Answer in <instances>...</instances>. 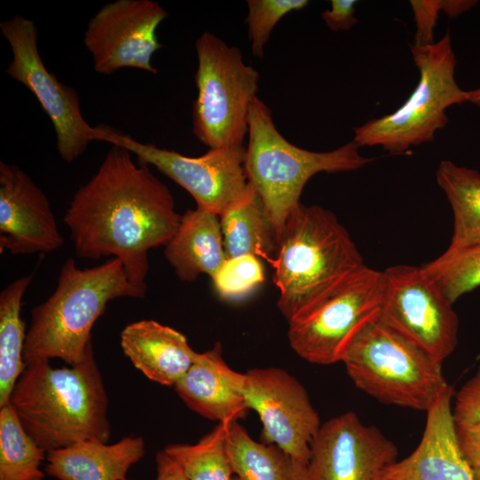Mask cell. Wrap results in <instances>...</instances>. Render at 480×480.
Instances as JSON below:
<instances>
[{
	"instance_id": "obj_10",
	"label": "cell",
	"mask_w": 480,
	"mask_h": 480,
	"mask_svg": "<svg viewBox=\"0 0 480 480\" xmlns=\"http://www.w3.org/2000/svg\"><path fill=\"white\" fill-rule=\"evenodd\" d=\"M96 140L129 150L187 190L196 206L220 216L249 193L245 147L209 148L196 157L142 143L107 125L96 126Z\"/></svg>"
},
{
	"instance_id": "obj_7",
	"label": "cell",
	"mask_w": 480,
	"mask_h": 480,
	"mask_svg": "<svg viewBox=\"0 0 480 480\" xmlns=\"http://www.w3.org/2000/svg\"><path fill=\"white\" fill-rule=\"evenodd\" d=\"M420 80L409 98L392 113L354 128L359 146H380L391 154L435 139L448 124L446 109L468 101V92L455 80L456 57L449 31L436 43L411 46Z\"/></svg>"
},
{
	"instance_id": "obj_6",
	"label": "cell",
	"mask_w": 480,
	"mask_h": 480,
	"mask_svg": "<svg viewBox=\"0 0 480 480\" xmlns=\"http://www.w3.org/2000/svg\"><path fill=\"white\" fill-rule=\"evenodd\" d=\"M340 362L356 388L384 404L427 412L450 386L442 363L379 317L353 337Z\"/></svg>"
},
{
	"instance_id": "obj_14",
	"label": "cell",
	"mask_w": 480,
	"mask_h": 480,
	"mask_svg": "<svg viewBox=\"0 0 480 480\" xmlns=\"http://www.w3.org/2000/svg\"><path fill=\"white\" fill-rule=\"evenodd\" d=\"M167 16L152 0H116L104 4L91 18L84 35L94 70L111 75L133 68L157 74L151 60L163 47L156 29Z\"/></svg>"
},
{
	"instance_id": "obj_25",
	"label": "cell",
	"mask_w": 480,
	"mask_h": 480,
	"mask_svg": "<svg viewBox=\"0 0 480 480\" xmlns=\"http://www.w3.org/2000/svg\"><path fill=\"white\" fill-rule=\"evenodd\" d=\"M33 274L10 283L0 293V407L10 403L26 364L23 350L26 326L20 316L22 298Z\"/></svg>"
},
{
	"instance_id": "obj_30",
	"label": "cell",
	"mask_w": 480,
	"mask_h": 480,
	"mask_svg": "<svg viewBox=\"0 0 480 480\" xmlns=\"http://www.w3.org/2000/svg\"><path fill=\"white\" fill-rule=\"evenodd\" d=\"M308 4L307 0H248L246 23L252 52L262 58L264 48L277 22L287 13Z\"/></svg>"
},
{
	"instance_id": "obj_36",
	"label": "cell",
	"mask_w": 480,
	"mask_h": 480,
	"mask_svg": "<svg viewBox=\"0 0 480 480\" xmlns=\"http://www.w3.org/2000/svg\"><path fill=\"white\" fill-rule=\"evenodd\" d=\"M476 3L475 0H445L442 1V11L449 17L454 18L470 10Z\"/></svg>"
},
{
	"instance_id": "obj_8",
	"label": "cell",
	"mask_w": 480,
	"mask_h": 480,
	"mask_svg": "<svg viewBox=\"0 0 480 480\" xmlns=\"http://www.w3.org/2000/svg\"><path fill=\"white\" fill-rule=\"evenodd\" d=\"M197 89L193 134L209 148L244 146L260 75L243 60L239 48L211 32L196 40Z\"/></svg>"
},
{
	"instance_id": "obj_21",
	"label": "cell",
	"mask_w": 480,
	"mask_h": 480,
	"mask_svg": "<svg viewBox=\"0 0 480 480\" xmlns=\"http://www.w3.org/2000/svg\"><path fill=\"white\" fill-rule=\"evenodd\" d=\"M164 253L180 281L201 274L212 279L227 259L220 216L198 206L187 210Z\"/></svg>"
},
{
	"instance_id": "obj_29",
	"label": "cell",
	"mask_w": 480,
	"mask_h": 480,
	"mask_svg": "<svg viewBox=\"0 0 480 480\" xmlns=\"http://www.w3.org/2000/svg\"><path fill=\"white\" fill-rule=\"evenodd\" d=\"M212 280L221 299L239 300L264 282L263 264L260 259L250 254L227 258Z\"/></svg>"
},
{
	"instance_id": "obj_38",
	"label": "cell",
	"mask_w": 480,
	"mask_h": 480,
	"mask_svg": "<svg viewBox=\"0 0 480 480\" xmlns=\"http://www.w3.org/2000/svg\"><path fill=\"white\" fill-rule=\"evenodd\" d=\"M474 480H480V468L474 469Z\"/></svg>"
},
{
	"instance_id": "obj_15",
	"label": "cell",
	"mask_w": 480,
	"mask_h": 480,
	"mask_svg": "<svg viewBox=\"0 0 480 480\" xmlns=\"http://www.w3.org/2000/svg\"><path fill=\"white\" fill-rule=\"evenodd\" d=\"M396 445L374 426L347 412L322 424L311 445L310 480H381L397 460Z\"/></svg>"
},
{
	"instance_id": "obj_24",
	"label": "cell",
	"mask_w": 480,
	"mask_h": 480,
	"mask_svg": "<svg viewBox=\"0 0 480 480\" xmlns=\"http://www.w3.org/2000/svg\"><path fill=\"white\" fill-rule=\"evenodd\" d=\"M436 177L453 214L452 236L447 250L480 244V172L444 160Z\"/></svg>"
},
{
	"instance_id": "obj_3",
	"label": "cell",
	"mask_w": 480,
	"mask_h": 480,
	"mask_svg": "<svg viewBox=\"0 0 480 480\" xmlns=\"http://www.w3.org/2000/svg\"><path fill=\"white\" fill-rule=\"evenodd\" d=\"M145 295L129 281L117 258L87 268L67 259L54 292L31 309L23 350L25 364L52 358L68 365L80 363L92 348V329L107 304L117 298Z\"/></svg>"
},
{
	"instance_id": "obj_5",
	"label": "cell",
	"mask_w": 480,
	"mask_h": 480,
	"mask_svg": "<svg viewBox=\"0 0 480 480\" xmlns=\"http://www.w3.org/2000/svg\"><path fill=\"white\" fill-rule=\"evenodd\" d=\"M244 169L280 234L285 220L300 203L301 192L314 175L360 169L374 158L359 153L351 140L327 152H314L289 142L277 130L270 108L258 97L248 119Z\"/></svg>"
},
{
	"instance_id": "obj_1",
	"label": "cell",
	"mask_w": 480,
	"mask_h": 480,
	"mask_svg": "<svg viewBox=\"0 0 480 480\" xmlns=\"http://www.w3.org/2000/svg\"><path fill=\"white\" fill-rule=\"evenodd\" d=\"M180 219L172 192L149 165L111 145L74 194L63 220L79 258H117L129 281L146 293L148 252L167 244Z\"/></svg>"
},
{
	"instance_id": "obj_18",
	"label": "cell",
	"mask_w": 480,
	"mask_h": 480,
	"mask_svg": "<svg viewBox=\"0 0 480 480\" xmlns=\"http://www.w3.org/2000/svg\"><path fill=\"white\" fill-rule=\"evenodd\" d=\"M173 388L189 409L219 423L237 421L249 411L244 396L245 375L228 365L220 343L198 353Z\"/></svg>"
},
{
	"instance_id": "obj_19",
	"label": "cell",
	"mask_w": 480,
	"mask_h": 480,
	"mask_svg": "<svg viewBox=\"0 0 480 480\" xmlns=\"http://www.w3.org/2000/svg\"><path fill=\"white\" fill-rule=\"evenodd\" d=\"M120 343L137 370L164 386L173 387L198 354L181 332L148 319L127 324L120 334Z\"/></svg>"
},
{
	"instance_id": "obj_39",
	"label": "cell",
	"mask_w": 480,
	"mask_h": 480,
	"mask_svg": "<svg viewBox=\"0 0 480 480\" xmlns=\"http://www.w3.org/2000/svg\"><path fill=\"white\" fill-rule=\"evenodd\" d=\"M232 480H241L240 478H238L237 476H234Z\"/></svg>"
},
{
	"instance_id": "obj_12",
	"label": "cell",
	"mask_w": 480,
	"mask_h": 480,
	"mask_svg": "<svg viewBox=\"0 0 480 480\" xmlns=\"http://www.w3.org/2000/svg\"><path fill=\"white\" fill-rule=\"evenodd\" d=\"M0 29L12 52L5 72L36 96L51 119L62 160L67 163L76 160L96 140V127L84 118L77 92L59 81L44 65L33 20L15 15L1 21Z\"/></svg>"
},
{
	"instance_id": "obj_22",
	"label": "cell",
	"mask_w": 480,
	"mask_h": 480,
	"mask_svg": "<svg viewBox=\"0 0 480 480\" xmlns=\"http://www.w3.org/2000/svg\"><path fill=\"white\" fill-rule=\"evenodd\" d=\"M220 220L227 258L250 254L272 265L279 233L252 186L244 198L220 216Z\"/></svg>"
},
{
	"instance_id": "obj_16",
	"label": "cell",
	"mask_w": 480,
	"mask_h": 480,
	"mask_svg": "<svg viewBox=\"0 0 480 480\" xmlns=\"http://www.w3.org/2000/svg\"><path fill=\"white\" fill-rule=\"evenodd\" d=\"M50 202L19 166L0 162V250L49 253L63 245Z\"/></svg>"
},
{
	"instance_id": "obj_34",
	"label": "cell",
	"mask_w": 480,
	"mask_h": 480,
	"mask_svg": "<svg viewBox=\"0 0 480 480\" xmlns=\"http://www.w3.org/2000/svg\"><path fill=\"white\" fill-rule=\"evenodd\" d=\"M460 448L473 469L480 468V422L455 423Z\"/></svg>"
},
{
	"instance_id": "obj_11",
	"label": "cell",
	"mask_w": 480,
	"mask_h": 480,
	"mask_svg": "<svg viewBox=\"0 0 480 480\" xmlns=\"http://www.w3.org/2000/svg\"><path fill=\"white\" fill-rule=\"evenodd\" d=\"M452 305L422 266L396 265L382 271L379 319L440 363L458 343Z\"/></svg>"
},
{
	"instance_id": "obj_28",
	"label": "cell",
	"mask_w": 480,
	"mask_h": 480,
	"mask_svg": "<svg viewBox=\"0 0 480 480\" xmlns=\"http://www.w3.org/2000/svg\"><path fill=\"white\" fill-rule=\"evenodd\" d=\"M422 267L454 303L465 293L480 286V244L446 250Z\"/></svg>"
},
{
	"instance_id": "obj_37",
	"label": "cell",
	"mask_w": 480,
	"mask_h": 480,
	"mask_svg": "<svg viewBox=\"0 0 480 480\" xmlns=\"http://www.w3.org/2000/svg\"><path fill=\"white\" fill-rule=\"evenodd\" d=\"M468 101L480 106V87L468 91Z\"/></svg>"
},
{
	"instance_id": "obj_31",
	"label": "cell",
	"mask_w": 480,
	"mask_h": 480,
	"mask_svg": "<svg viewBox=\"0 0 480 480\" xmlns=\"http://www.w3.org/2000/svg\"><path fill=\"white\" fill-rule=\"evenodd\" d=\"M452 415L455 423L480 422V364L475 374L456 393Z\"/></svg>"
},
{
	"instance_id": "obj_23",
	"label": "cell",
	"mask_w": 480,
	"mask_h": 480,
	"mask_svg": "<svg viewBox=\"0 0 480 480\" xmlns=\"http://www.w3.org/2000/svg\"><path fill=\"white\" fill-rule=\"evenodd\" d=\"M228 451L241 480H310L308 465L276 444L258 442L237 421L228 424Z\"/></svg>"
},
{
	"instance_id": "obj_9",
	"label": "cell",
	"mask_w": 480,
	"mask_h": 480,
	"mask_svg": "<svg viewBox=\"0 0 480 480\" xmlns=\"http://www.w3.org/2000/svg\"><path fill=\"white\" fill-rule=\"evenodd\" d=\"M382 271L363 265L333 283L288 320V340L302 359L340 362L353 337L379 317Z\"/></svg>"
},
{
	"instance_id": "obj_33",
	"label": "cell",
	"mask_w": 480,
	"mask_h": 480,
	"mask_svg": "<svg viewBox=\"0 0 480 480\" xmlns=\"http://www.w3.org/2000/svg\"><path fill=\"white\" fill-rule=\"evenodd\" d=\"M331 8L321 12L326 26L333 32L346 31L357 23L356 0H332Z\"/></svg>"
},
{
	"instance_id": "obj_35",
	"label": "cell",
	"mask_w": 480,
	"mask_h": 480,
	"mask_svg": "<svg viewBox=\"0 0 480 480\" xmlns=\"http://www.w3.org/2000/svg\"><path fill=\"white\" fill-rule=\"evenodd\" d=\"M156 477L155 480H187L178 464L164 450L156 456Z\"/></svg>"
},
{
	"instance_id": "obj_32",
	"label": "cell",
	"mask_w": 480,
	"mask_h": 480,
	"mask_svg": "<svg viewBox=\"0 0 480 480\" xmlns=\"http://www.w3.org/2000/svg\"><path fill=\"white\" fill-rule=\"evenodd\" d=\"M410 4L416 22L414 45L427 46L434 44V28L438 13L442 11V1L412 0Z\"/></svg>"
},
{
	"instance_id": "obj_4",
	"label": "cell",
	"mask_w": 480,
	"mask_h": 480,
	"mask_svg": "<svg viewBox=\"0 0 480 480\" xmlns=\"http://www.w3.org/2000/svg\"><path fill=\"white\" fill-rule=\"evenodd\" d=\"M364 260L336 215L319 205L300 203L279 234L271 267L279 291L277 308L291 319L313 299Z\"/></svg>"
},
{
	"instance_id": "obj_17",
	"label": "cell",
	"mask_w": 480,
	"mask_h": 480,
	"mask_svg": "<svg viewBox=\"0 0 480 480\" xmlns=\"http://www.w3.org/2000/svg\"><path fill=\"white\" fill-rule=\"evenodd\" d=\"M452 386L427 411L420 444L406 458L388 466L381 480H474V469L464 457L452 415Z\"/></svg>"
},
{
	"instance_id": "obj_26",
	"label": "cell",
	"mask_w": 480,
	"mask_h": 480,
	"mask_svg": "<svg viewBox=\"0 0 480 480\" xmlns=\"http://www.w3.org/2000/svg\"><path fill=\"white\" fill-rule=\"evenodd\" d=\"M44 452L22 426L9 403L0 407V480H43Z\"/></svg>"
},
{
	"instance_id": "obj_2",
	"label": "cell",
	"mask_w": 480,
	"mask_h": 480,
	"mask_svg": "<svg viewBox=\"0 0 480 480\" xmlns=\"http://www.w3.org/2000/svg\"><path fill=\"white\" fill-rule=\"evenodd\" d=\"M49 361L27 364L10 398L26 431L46 452L81 441L108 443V398L93 348L75 365L55 368Z\"/></svg>"
},
{
	"instance_id": "obj_20",
	"label": "cell",
	"mask_w": 480,
	"mask_h": 480,
	"mask_svg": "<svg viewBox=\"0 0 480 480\" xmlns=\"http://www.w3.org/2000/svg\"><path fill=\"white\" fill-rule=\"evenodd\" d=\"M145 452L140 436H128L114 444L81 441L48 452L45 472L58 480H129L130 468Z\"/></svg>"
},
{
	"instance_id": "obj_27",
	"label": "cell",
	"mask_w": 480,
	"mask_h": 480,
	"mask_svg": "<svg viewBox=\"0 0 480 480\" xmlns=\"http://www.w3.org/2000/svg\"><path fill=\"white\" fill-rule=\"evenodd\" d=\"M229 422H220L196 444H171L164 452L180 467L187 480H232L228 451Z\"/></svg>"
},
{
	"instance_id": "obj_13",
	"label": "cell",
	"mask_w": 480,
	"mask_h": 480,
	"mask_svg": "<svg viewBox=\"0 0 480 480\" xmlns=\"http://www.w3.org/2000/svg\"><path fill=\"white\" fill-rule=\"evenodd\" d=\"M244 375L247 407L262 424L260 442L276 444L308 465L322 424L306 388L281 368H254Z\"/></svg>"
}]
</instances>
